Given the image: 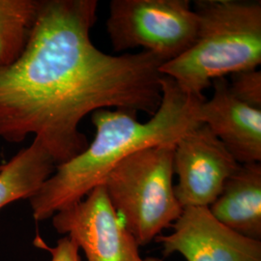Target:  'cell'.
Instances as JSON below:
<instances>
[{"label": "cell", "instance_id": "1", "mask_svg": "<svg viewBox=\"0 0 261 261\" xmlns=\"http://www.w3.org/2000/svg\"><path fill=\"white\" fill-rule=\"evenodd\" d=\"M97 0H41L37 20L19 59L0 68V139L34 136L56 162L88 146L80 124L99 110L154 115L162 101L160 68L146 51L110 56L91 41Z\"/></svg>", "mask_w": 261, "mask_h": 261}, {"label": "cell", "instance_id": "2", "mask_svg": "<svg viewBox=\"0 0 261 261\" xmlns=\"http://www.w3.org/2000/svg\"><path fill=\"white\" fill-rule=\"evenodd\" d=\"M162 101L149 120L141 123L138 114L120 110L92 113L96 129L93 141L75 158L56 166L55 172L31 197L35 221L42 222L84 199L122 160L141 149L175 144L201 123L199 105L204 96L187 94L168 75L161 79Z\"/></svg>", "mask_w": 261, "mask_h": 261}, {"label": "cell", "instance_id": "3", "mask_svg": "<svg viewBox=\"0 0 261 261\" xmlns=\"http://www.w3.org/2000/svg\"><path fill=\"white\" fill-rule=\"evenodd\" d=\"M197 33L192 47L164 63L161 74L187 94L203 96L217 79L261 64V2L196 0Z\"/></svg>", "mask_w": 261, "mask_h": 261}, {"label": "cell", "instance_id": "4", "mask_svg": "<svg viewBox=\"0 0 261 261\" xmlns=\"http://www.w3.org/2000/svg\"><path fill=\"white\" fill-rule=\"evenodd\" d=\"M175 144L140 150L118 163L103 181L125 227L140 246L172 226L183 212L173 185Z\"/></svg>", "mask_w": 261, "mask_h": 261}, {"label": "cell", "instance_id": "5", "mask_svg": "<svg viewBox=\"0 0 261 261\" xmlns=\"http://www.w3.org/2000/svg\"><path fill=\"white\" fill-rule=\"evenodd\" d=\"M107 31L115 51L140 47L166 62L196 40L197 17L189 0H112Z\"/></svg>", "mask_w": 261, "mask_h": 261}, {"label": "cell", "instance_id": "6", "mask_svg": "<svg viewBox=\"0 0 261 261\" xmlns=\"http://www.w3.org/2000/svg\"><path fill=\"white\" fill-rule=\"evenodd\" d=\"M51 218L56 231L70 237L87 261H163L141 256L140 245L116 214L103 185Z\"/></svg>", "mask_w": 261, "mask_h": 261}, {"label": "cell", "instance_id": "7", "mask_svg": "<svg viewBox=\"0 0 261 261\" xmlns=\"http://www.w3.org/2000/svg\"><path fill=\"white\" fill-rule=\"evenodd\" d=\"M239 164L210 129L200 124L175 143L174 192L179 203L188 207H209L223 191L226 180Z\"/></svg>", "mask_w": 261, "mask_h": 261}, {"label": "cell", "instance_id": "8", "mask_svg": "<svg viewBox=\"0 0 261 261\" xmlns=\"http://www.w3.org/2000/svg\"><path fill=\"white\" fill-rule=\"evenodd\" d=\"M172 227V233L156 238L166 255L178 252L187 261H261L260 240L235 232L208 207L184 208Z\"/></svg>", "mask_w": 261, "mask_h": 261}, {"label": "cell", "instance_id": "9", "mask_svg": "<svg viewBox=\"0 0 261 261\" xmlns=\"http://www.w3.org/2000/svg\"><path fill=\"white\" fill-rule=\"evenodd\" d=\"M214 94L202 101L198 119L206 125L239 165L261 162V110L238 100L225 77L212 83Z\"/></svg>", "mask_w": 261, "mask_h": 261}, {"label": "cell", "instance_id": "10", "mask_svg": "<svg viewBox=\"0 0 261 261\" xmlns=\"http://www.w3.org/2000/svg\"><path fill=\"white\" fill-rule=\"evenodd\" d=\"M208 209L216 220L235 232L260 240V163L239 165Z\"/></svg>", "mask_w": 261, "mask_h": 261}, {"label": "cell", "instance_id": "11", "mask_svg": "<svg viewBox=\"0 0 261 261\" xmlns=\"http://www.w3.org/2000/svg\"><path fill=\"white\" fill-rule=\"evenodd\" d=\"M55 160L45 147L32 143L0 167V209L19 199H30L56 170Z\"/></svg>", "mask_w": 261, "mask_h": 261}, {"label": "cell", "instance_id": "12", "mask_svg": "<svg viewBox=\"0 0 261 261\" xmlns=\"http://www.w3.org/2000/svg\"><path fill=\"white\" fill-rule=\"evenodd\" d=\"M41 0H0V68L19 59L37 20Z\"/></svg>", "mask_w": 261, "mask_h": 261}, {"label": "cell", "instance_id": "13", "mask_svg": "<svg viewBox=\"0 0 261 261\" xmlns=\"http://www.w3.org/2000/svg\"><path fill=\"white\" fill-rule=\"evenodd\" d=\"M231 93L252 108L261 110V72L257 69L246 70L231 75Z\"/></svg>", "mask_w": 261, "mask_h": 261}, {"label": "cell", "instance_id": "14", "mask_svg": "<svg viewBox=\"0 0 261 261\" xmlns=\"http://www.w3.org/2000/svg\"><path fill=\"white\" fill-rule=\"evenodd\" d=\"M36 245L50 253V261H82L80 255L81 250L68 236L59 239L55 247H48L46 243L38 237Z\"/></svg>", "mask_w": 261, "mask_h": 261}]
</instances>
